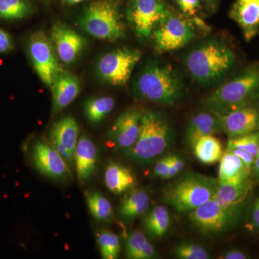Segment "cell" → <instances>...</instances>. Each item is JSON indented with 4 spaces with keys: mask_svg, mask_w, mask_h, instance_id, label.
I'll return each mask as SVG.
<instances>
[{
    "mask_svg": "<svg viewBox=\"0 0 259 259\" xmlns=\"http://www.w3.org/2000/svg\"><path fill=\"white\" fill-rule=\"evenodd\" d=\"M236 53L226 41L211 39L191 49L184 58L187 71L199 84L221 81L236 64Z\"/></svg>",
    "mask_w": 259,
    "mask_h": 259,
    "instance_id": "6da1fadb",
    "label": "cell"
},
{
    "mask_svg": "<svg viewBox=\"0 0 259 259\" xmlns=\"http://www.w3.org/2000/svg\"><path fill=\"white\" fill-rule=\"evenodd\" d=\"M134 90L142 100L174 106L183 97L185 85L180 72L171 65L153 63L138 75Z\"/></svg>",
    "mask_w": 259,
    "mask_h": 259,
    "instance_id": "7a4b0ae2",
    "label": "cell"
},
{
    "mask_svg": "<svg viewBox=\"0 0 259 259\" xmlns=\"http://www.w3.org/2000/svg\"><path fill=\"white\" fill-rule=\"evenodd\" d=\"M259 102V64L245 68L218 87L205 100L209 111L223 115Z\"/></svg>",
    "mask_w": 259,
    "mask_h": 259,
    "instance_id": "3957f363",
    "label": "cell"
},
{
    "mask_svg": "<svg viewBox=\"0 0 259 259\" xmlns=\"http://www.w3.org/2000/svg\"><path fill=\"white\" fill-rule=\"evenodd\" d=\"M173 136V130L166 115L161 112L146 110L141 115L139 139L125 152L138 163H151L168 149Z\"/></svg>",
    "mask_w": 259,
    "mask_h": 259,
    "instance_id": "277c9868",
    "label": "cell"
},
{
    "mask_svg": "<svg viewBox=\"0 0 259 259\" xmlns=\"http://www.w3.org/2000/svg\"><path fill=\"white\" fill-rule=\"evenodd\" d=\"M218 179L190 172L166 186L162 200L179 212H190L214 198Z\"/></svg>",
    "mask_w": 259,
    "mask_h": 259,
    "instance_id": "5b68a950",
    "label": "cell"
},
{
    "mask_svg": "<svg viewBox=\"0 0 259 259\" xmlns=\"http://www.w3.org/2000/svg\"><path fill=\"white\" fill-rule=\"evenodd\" d=\"M78 23L87 33L99 40L115 41L125 35L120 0H97L90 3L81 12Z\"/></svg>",
    "mask_w": 259,
    "mask_h": 259,
    "instance_id": "8992f818",
    "label": "cell"
},
{
    "mask_svg": "<svg viewBox=\"0 0 259 259\" xmlns=\"http://www.w3.org/2000/svg\"><path fill=\"white\" fill-rule=\"evenodd\" d=\"M244 209V202L224 206L213 198L188 212L189 218L203 234L217 235L235 228L241 221Z\"/></svg>",
    "mask_w": 259,
    "mask_h": 259,
    "instance_id": "52a82bcc",
    "label": "cell"
},
{
    "mask_svg": "<svg viewBox=\"0 0 259 259\" xmlns=\"http://www.w3.org/2000/svg\"><path fill=\"white\" fill-rule=\"evenodd\" d=\"M204 27L198 18H187L170 12L153 32L155 49L161 54L182 49L196 37L197 28Z\"/></svg>",
    "mask_w": 259,
    "mask_h": 259,
    "instance_id": "ba28073f",
    "label": "cell"
},
{
    "mask_svg": "<svg viewBox=\"0 0 259 259\" xmlns=\"http://www.w3.org/2000/svg\"><path fill=\"white\" fill-rule=\"evenodd\" d=\"M141 58V51L137 49L122 48L110 51L97 61V74L109 84L124 86Z\"/></svg>",
    "mask_w": 259,
    "mask_h": 259,
    "instance_id": "9c48e42d",
    "label": "cell"
},
{
    "mask_svg": "<svg viewBox=\"0 0 259 259\" xmlns=\"http://www.w3.org/2000/svg\"><path fill=\"white\" fill-rule=\"evenodd\" d=\"M169 13L163 0H129L127 21L138 36L148 38Z\"/></svg>",
    "mask_w": 259,
    "mask_h": 259,
    "instance_id": "30bf717a",
    "label": "cell"
},
{
    "mask_svg": "<svg viewBox=\"0 0 259 259\" xmlns=\"http://www.w3.org/2000/svg\"><path fill=\"white\" fill-rule=\"evenodd\" d=\"M27 49L37 76L51 88L54 76L62 68L59 64L50 37L42 30L34 32L29 37Z\"/></svg>",
    "mask_w": 259,
    "mask_h": 259,
    "instance_id": "8fae6325",
    "label": "cell"
},
{
    "mask_svg": "<svg viewBox=\"0 0 259 259\" xmlns=\"http://www.w3.org/2000/svg\"><path fill=\"white\" fill-rule=\"evenodd\" d=\"M217 115L221 120L223 133L229 139L259 130V102Z\"/></svg>",
    "mask_w": 259,
    "mask_h": 259,
    "instance_id": "7c38bea8",
    "label": "cell"
},
{
    "mask_svg": "<svg viewBox=\"0 0 259 259\" xmlns=\"http://www.w3.org/2000/svg\"><path fill=\"white\" fill-rule=\"evenodd\" d=\"M51 40L58 59L67 65L77 60L87 44L82 35L61 23L52 27Z\"/></svg>",
    "mask_w": 259,
    "mask_h": 259,
    "instance_id": "4fadbf2b",
    "label": "cell"
},
{
    "mask_svg": "<svg viewBox=\"0 0 259 259\" xmlns=\"http://www.w3.org/2000/svg\"><path fill=\"white\" fill-rule=\"evenodd\" d=\"M34 166L44 176L53 180H62L69 176L67 163L55 148L45 141H37L31 150Z\"/></svg>",
    "mask_w": 259,
    "mask_h": 259,
    "instance_id": "5bb4252c",
    "label": "cell"
},
{
    "mask_svg": "<svg viewBox=\"0 0 259 259\" xmlns=\"http://www.w3.org/2000/svg\"><path fill=\"white\" fill-rule=\"evenodd\" d=\"M141 115L142 112L138 109H129L116 119L107 135L115 147L126 151L136 144L139 136Z\"/></svg>",
    "mask_w": 259,
    "mask_h": 259,
    "instance_id": "9a60e30c",
    "label": "cell"
},
{
    "mask_svg": "<svg viewBox=\"0 0 259 259\" xmlns=\"http://www.w3.org/2000/svg\"><path fill=\"white\" fill-rule=\"evenodd\" d=\"M79 126L73 117H65L53 126L50 132L51 145L67 164L74 163V151L78 143Z\"/></svg>",
    "mask_w": 259,
    "mask_h": 259,
    "instance_id": "2e32d148",
    "label": "cell"
},
{
    "mask_svg": "<svg viewBox=\"0 0 259 259\" xmlns=\"http://www.w3.org/2000/svg\"><path fill=\"white\" fill-rule=\"evenodd\" d=\"M52 92L53 114L64 110L74 101L81 91L79 80L72 73L61 69L54 76Z\"/></svg>",
    "mask_w": 259,
    "mask_h": 259,
    "instance_id": "e0dca14e",
    "label": "cell"
},
{
    "mask_svg": "<svg viewBox=\"0 0 259 259\" xmlns=\"http://www.w3.org/2000/svg\"><path fill=\"white\" fill-rule=\"evenodd\" d=\"M229 16L238 24L247 42L259 33V0H236Z\"/></svg>",
    "mask_w": 259,
    "mask_h": 259,
    "instance_id": "ac0fdd59",
    "label": "cell"
},
{
    "mask_svg": "<svg viewBox=\"0 0 259 259\" xmlns=\"http://www.w3.org/2000/svg\"><path fill=\"white\" fill-rule=\"evenodd\" d=\"M223 133L219 117L212 112H200L195 114L187 122L185 129V141L191 148L199 139L205 136Z\"/></svg>",
    "mask_w": 259,
    "mask_h": 259,
    "instance_id": "d6986e66",
    "label": "cell"
},
{
    "mask_svg": "<svg viewBox=\"0 0 259 259\" xmlns=\"http://www.w3.org/2000/svg\"><path fill=\"white\" fill-rule=\"evenodd\" d=\"M97 148L90 138L82 136L78 140L74 151V165L80 183L88 182L97 168Z\"/></svg>",
    "mask_w": 259,
    "mask_h": 259,
    "instance_id": "ffe728a7",
    "label": "cell"
},
{
    "mask_svg": "<svg viewBox=\"0 0 259 259\" xmlns=\"http://www.w3.org/2000/svg\"><path fill=\"white\" fill-rule=\"evenodd\" d=\"M151 204V197L144 189H133L124 196L118 207L120 217L125 223L134 221L145 214Z\"/></svg>",
    "mask_w": 259,
    "mask_h": 259,
    "instance_id": "44dd1931",
    "label": "cell"
},
{
    "mask_svg": "<svg viewBox=\"0 0 259 259\" xmlns=\"http://www.w3.org/2000/svg\"><path fill=\"white\" fill-rule=\"evenodd\" d=\"M252 181L247 180L234 182H220L214 199L222 205L233 206L244 202L252 188Z\"/></svg>",
    "mask_w": 259,
    "mask_h": 259,
    "instance_id": "7402d4cb",
    "label": "cell"
},
{
    "mask_svg": "<svg viewBox=\"0 0 259 259\" xmlns=\"http://www.w3.org/2000/svg\"><path fill=\"white\" fill-rule=\"evenodd\" d=\"M105 183L107 188L115 194H120L133 190L136 185V176L129 168L120 163L112 162L105 171Z\"/></svg>",
    "mask_w": 259,
    "mask_h": 259,
    "instance_id": "603a6c76",
    "label": "cell"
},
{
    "mask_svg": "<svg viewBox=\"0 0 259 259\" xmlns=\"http://www.w3.org/2000/svg\"><path fill=\"white\" fill-rule=\"evenodd\" d=\"M220 162L218 180L220 182H234L247 180L251 176V168L241 158L226 148Z\"/></svg>",
    "mask_w": 259,
    "mask_h": 259,
    "instance_id": "cb8c5ba5",
    "label": "cell"
},
{
    "mask_svg": "<svg viewBox=\"0 0 259 259\" xmlns=\"http://www.w3.org/2000/svg\"><path fill=\"white\" fill-rule=\"evenodd\" d=\"M125 255L129 259H153L157 258L158 253L144 232L136 230L126 238Z\"/></svg>",
    "mask_w": 259,
    "mask_h": 259,
    "instance_id": "d4e9b609",
    "label": "cell"
},
{
    "mask_svg": "<svg viewBox=\"0 0 259 259\" xmlns=\"http://www.w3.org/2000/svg\"><path fill=\"white\" fill-rule=\"evenodd\" d=\"M192 150L196 158L206 165L214 164L221 161L225 151L221 141L213 135L201 138Z\"/></svg>",
    "mask_w": 259,
    "mask_h": 259,
    "instance_id": "484cf974",
    "label": "cell"
},
{
    "mask_svg": "<svg viewBox=\"0 0 259 259\" xmlns=\"http://www.w3.org/2000/svg\"><path fill=\"white\" fill-rule=\"evenodd\" d=\"M171 223L169 211L164 205H156L146 214L144 228L151 238L158 239L166 235Z\"/></svg>",
    "mask_w": 259,
    "mask_h": 259,
    "instance_id": "4316f807",
    "label": "cell"
},
{
    "mask_svg": "<svg viewBox=\"0 0 259 259\" xmlns=\"http://www.w3.org/2000/svg\"><path fill=\"white\" fill-rule=\"evenodd\" d=\"M115 107V100L111 97H95L89 99L83 105L85 116L91 123L103 120Z\"/></svg>",
    "mask_w": 259,
    "mask_h": 259,
    "instance_id": "83f0119b",
    "label": "cell"
},
{
    "mask_svg": "<svg viewBox=\"0 0 259 259\" xmlns=\"http://www.w3.org/2000/svg\"><path fill=\"white\" fill-rule=\"evenodd\" d=\"M34 6L30 0H0V18L15 21L32 14Z\"/></svg>",
    "mask_w": 259,
    "mask_h": 259,
    "instance_id": "f1b7e54d",
    "label": "cell"
},
{
    "mask_svg": "<svg viewBox=\"0 0 259 259\" xmlns=\"http://www.w3.org/2000/svg\"><path fill=\"white\" fill-rule=\"evenodd\" d=\"M87 204L92 215L99 221H110L113 215L111 202L97 192L87 194Z\"/></svg>",
    "mask_w": 259,
    "mask_h": 259,
    "instance_id": "f546056e",
    "label": "cell"
},
{
    "mask_svg": "<svg viewBox=\"0 0 259 259\" xmlns=\"http://www.w3.org/2000/svg\"><path fill=\"white\" fill-rule=\"evenodd\" d=\"M97 242L104 259H116L120 252L119 237L112 231L101 230L97 233Z\"/></svg>",
    "mask_w": 259,
    "mask_h": 259,
    "instance_id": "4dcf8cb0",
    "label": "cell"
},
{
    "mask_svg": "<svg viewBox=\"0 0 259 259\" xmlns=\"http://www.w3.org/2000/svg\"><path fill=\"white\" fill-rule=\"evenodd\" d=\"M173 255L179 259H208L210 254L202 245L192 242H183L175 247Z\"/></svg>",
    "mask_w": 259,
    "mask_h": 259,
    "instance_id": "1f68e13d",
    "label": "cell"
},
{
    "mask_svg": "<svg viewBox=\"0 0 259 259\" xmlns=\"http://www.w3.org/2000/svg\"><path fill=\"white\" fill-rule=\"evenodd\" d=\"M227 148H236L249 153L253 158L259 151V130L250 134L228 139Z\"/></svg>",
    "mask_w": 259,
    "mask_h": 259,
    "instance_id": "d6a6232c",
    "label": "cell"
},
{
    "mask_svg": "<svg viewBox=\"0 0 259 259\" xmlns=\"http://www.w3.org/2000/svg\"><path fill=\"white\" fill-rule=\"evenodd\" d=\"M153 175L161 179H168L169 175V156L158 159L153 167Z\"/></svg>",
    "mask_w": 259,
    "mask_h": 259,
    "instance_id": "836d02e7",
    "label": "cell"
},
{
    "mask_svg": "<svg viewBox=\"0 0 259 259\" xmlns=\"http://www.w3.org/2000/svg\"><path fill=\"white\" fill-rule=\"evenodd\" d=\"M181 11L187 15H194L200 8L199 0H177Z\"/></svg>",
    "mask_w": 259,
    "mask_h": 259,
    "instance_id": "e575fe53",
    "label": "cell"
},
{
    "mask_svg": "<svg viewBox=\"0 0 259 259\" xmlns=\"http://www.w3.org/2000/svg\"><path fill=\"white\" fill-rule=\"evenodd\" d=\"M14 49V42L8 32L0 28V54L10 52Z\"/></svg>",
    "mask_w": 259,
    "mask_h": 259,
    "instance_id": "d590c367",
    "label": "cell"
},
{
    "mask_svg": "<svg viewBox=\"0 0 259 259\" xmlns=\"http://www.w3.org/2000/svg\"><path fill=\"white\" fill-rule=\"evenodd\" d=\"M228 149L231 150L232 152L234 153L235 155H236L237 156H238L242 161L244 162L246 166L249 167V168H253V163H254L255 158L250 154L249 153L247 152V151H243V150L240 149V148H226Z\"/></svg>",
    "mask_w": 259,
    "mask_h": 259,
    "instance_id": "8d00e7d4",
    "label": "cell"
},
{
    "mask_svg": "<svg viewBox=\"0 0 259 259\" xmlns=\"http://www.w3.org/2000/svg\"><path fill=\"white\" fill-rule=\"evenodd\" d=\"M220 258L222 259H247L249 256L243 250L236 249H231L225 252L222 255H220Z\"/></svg>",
    "mask_w": 259,
    "mask_h": 259,
    "instance_id": "74e56055",
    "label": "cell"
},
{
    "mask_svg": "<svg viewBox=\"0 0 259 259\" xmlns=\"http://www.w3.org/2000/svg\"><path fill=\"white\" fill-rule=\"evenodd\" d=\"M250 219H251L252 226L255 230L259 231V194L255 197L253 202Z\"/></svg>",
    "mask_w": 259,
    "mask_h": 259,
    "instance_id": "f35d334b",
    "label": "cell"
},
{
    "mask_svg": "<svg viewBox=\"0 0 259 259\" xmlns=\"http://www.w3.org/2000/svg\"><path fill=\"white\" fill-rule=\"evenodd\" d=\"M170 158H171L172 163H173L175 168H176L177 171L178 172V174H180L185 168V164L183 159L177 155H171Z\"/></svg>",
    "mask_w": 259,
    "mask_h": 259,
    "instance_id": "ab89813d",
    "label": "cell"
},
{
    "mask_svg": "<svg viewBox=\"0 0 259 259\" xmlns=\"http://www.w3.org/2000/svg\"><path fill=\"white\" fill-rule=\"evenodd\" d=\"M250 177H251L252 180L259 182V151L256 157L255 158Z\"/></svg>",
    "mask_w": 259,
    "mask_h": 259,
    "instance_id": "60d3db41",
    "label": "cell"
},
{
    "mask_svg": "<svg viewBox=\"0 0 259 259\" xmlns=\"http://www.w3.org/2000/svg\"><path fill=\"white\" fill-rule=\"evenodd\" d=\"M221 0H204L206 8L210 13H214L217 10L218 5H219Z\"/></svg>",
    "mask_w": 259,
    "mask_h": 259,
    "instance_id": "b9f144b4",
    "label": "cell"
},
{
    "mask_svg": "<svg viewBox=\"0 0 259 259\" xmlns=\"http://www.w3.org/2000/svg\"><path fill=\"white\" fill-rule=\"evenodd\" d=\"M85 0H61L63 3L66 5H69V6H71V5H75L79 4V3H83Z\"/></svg>",
    "mask_w": 259,
    "mask_h": 259,
    "instance_id": "7bdbcfd3",
    "label": "cell"
},
{
    "mask_svg": "<svg viewBox=\"0 0 259 259\" xmlns=\"http://www.w3.org/2000/svg\"><path fill=\"white\" fill-rule=\"evenodd\" d=\"M173 1H177V0H173Z\"/></svg>",
    "mask_w": 259,
    "mask_h": 259,
    "instance_id": "ee69618b",
    "label": "cell"
},
{
    "mask_svg": "<svg viewBox=\"0 0 259 259\" xmlns=\"http://www.w3.org/2000/svg\"></svg>",
    "mask_w": 259,
    "mask_h": 259,
    "instance_id": "f6af8a7d",
    "label": "cell"
}]
</instances>
